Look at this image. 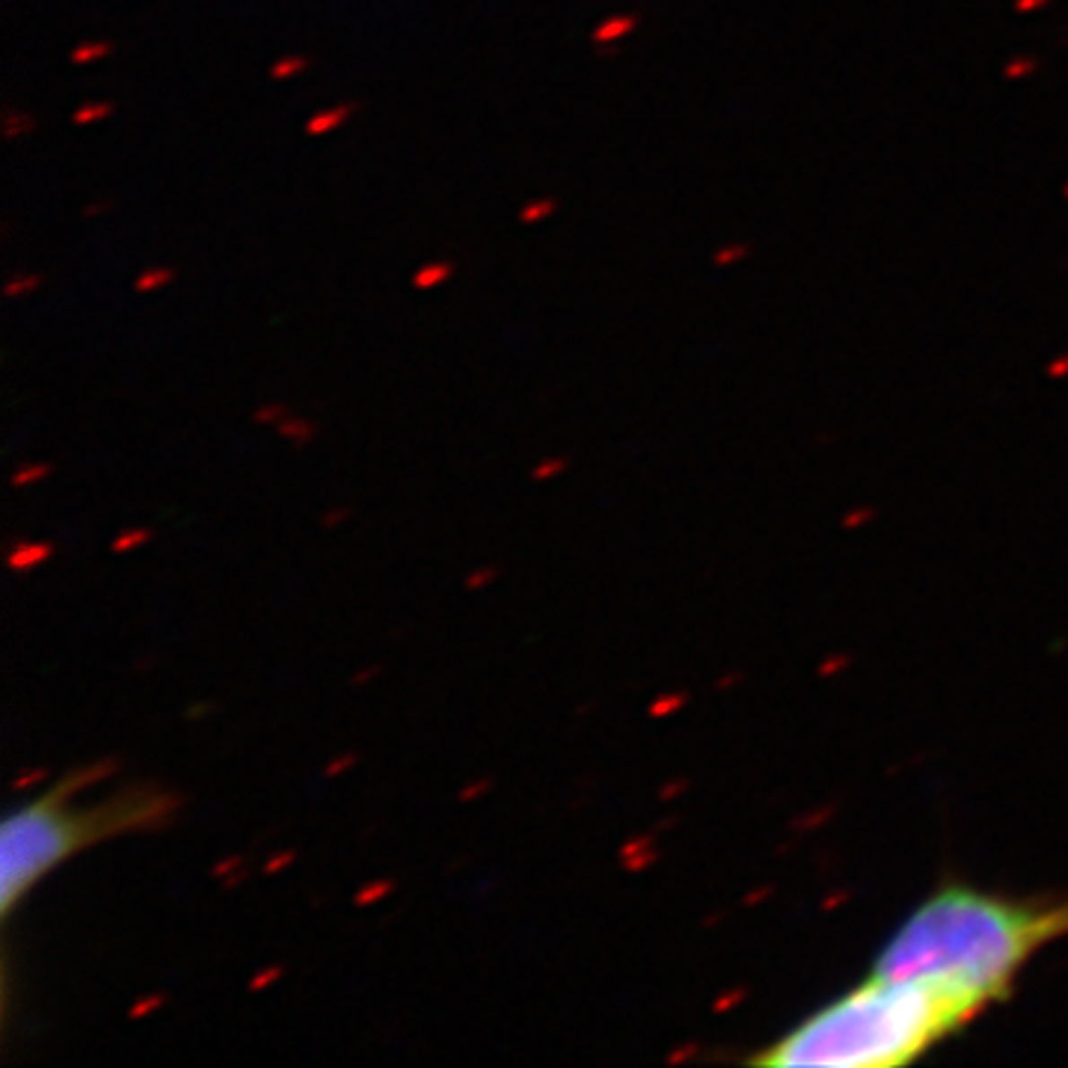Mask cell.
I'll list each match as a JSON object with an SVG mask.
<instances>
[{
  "label": "cell",
  "instance_id": "cell-1",
  "mask_svg": "<svg viewBox=\"0 0 1068 1068\" xmlns=\"http://www.w3.org/2000/svg\"><path fill=\"white\" fill-rule=\"evenodd\" d=\"M1063 938L1068 897H1006L944 881L881 944L872 974L932 983L983 1015L1012 997L1024 967Z\"/></svg>",
  "mask_w": 1068,
  "mask_h": 1068
},
{
  "label": "cell",
  "instance_id": "cell-2",
  "mask_svg": "<svg viewBox=\"0 0 1068 1068\" xmlns=\"http://www.w3.org/2000/svg\"><path fill=\"white\" fill-rule=\"evenodd\" d=\"M976 1012L920 979L870 974L817 1012L801 1018L763 1051V1068H902L976 1021Z\"/></svg>",
  "mask_w": 1068,
  "mask_h": 1068
},
{
  "label": "cell",
  "instance_id": "cell-3",
  "mask_svg": "<svg viewBox=\"0 0 1068 1068\" xmlns=\"http://www.w3.org/2000/svg\"><path fill=\"white\" fill-rule=\"evenodd\" d=\"M122 769L107 757L66 772L45 795L27 801L4 819L0 831V915L18 906L45 872L72 854L122 834H154L176 822L184 808L181 792L152 781H134L86 810H74L69 795L90 783L107 781Z\"/></svg>",
  "mask_w": 1068,
  "mask_h": 1068
},
{
  "label": "cell",
  "instance_id": "cell-4",
  "mask_svg": "<svg viewBox=\"0 0 1068 1068\" xmlns=\"http://www.w3.org/2000/svg\"><path fill=\"white\" fill-rule=\"evenodd\" d=\"M356 110H359V101H345V104L333 107V110H324V113L312 116L309 125H306V131L312 134V137H320V134H327V131L338 128V125H345L347 116L356 113Z\"/></svg>",
  "mask_w": 1068,
  "mask_h": 1068
},
{
  "label": "cell",
  "instance_id": "cell-5",
  "mask_svg": "<svg viewBox=\"0 0 1068 1068\" xmlns=\"http://www.w3.org/2000/svg\"><path fill=\"white\" fill-rule=\"evenodd\" d=\"M51 552H54L51 543H18V547L9 552V565L15 570H31L36 565H42Z\"/></svg>",
  "mask_w": 1068,
  "mask_h": 1068
},
{
  "label": "cell",
  "instance_id": "cell-6",
  "mask_svg": "<svg viewBox=\"0 0 1068 1068\" xmlns=\"http://www.w3.org/2000/svg\"><path fill=\"white\" fill-rule=\"evenodd\" d=\"M451 274H454V265H451V261H445V258H440V261H427L425 267L416 270L413 285H416V288H433V285H440L442 279H449Z\"/></svg>",
  "mask_w": 1068,
  "mask_h": 1068
},
{
  "label": "cell",
  "instance_id": "cell-7",
  "mask_svg": "<svg viewBox=\"0 0 1068 1068\" xmlns=\"http://www.w3.org/2000/svg\"><path fill=\"white\" fill-rule=\"evenodd\" d=\"M110 113H113V104H110V101H90V104L77 107V110L72 113V122H74V125H90V122L107 119Z\"/></svg>",
  "mask_w": 1068,
  "mask_h": 1068
},
{
  "label": "cell",
  "instance_id": "cell-8",
  "mask_svg": "<svg viewBox=\"0 0 1068 1068\" xmlns=\"http://www.w3.org/2000/svg\"><path fill=\"white\" fill-rule=\"evenodd\" d=\"M172 279H176V270H172V267H149V270H143V274L137 276V291L163 288V285H170Z\"/></svg>",
  "mask_w": 1068,
  "mask_h": 1068
},
{
  "label": "cell",
  "instance_id": "cell-9",
  "mask_svg": "<svg viewBox=\"0 0 1068 1068\" xmlns=\"http://www.w3.org/2000/svg\"><path fill=\"white\" fill-rule=\"evenodd\" d=\"M309 66V57H303V54H288V57H283V60L279 63H274V69H270V77H274V81H285V77H294V74H300Z\"/></svg>",
  "mask_w": 1068,
  "mask_h": 1068
},
{
  "label": "cell",
  "instance_id": "cell-10",
  "mask_svg": "<svg viewBox=\"0 0 1068 1068\" xmlns=\"http://www.w3.org/2000/svg\"><path fill=\"white\" fill-rule=\"evenodd\" d=\"M113 51V42H83L81 48H74L72 51V63L83 66V63H92V60H101Z\"/></svg>",
  "mask_w": 1068,
  "mask_h": 1068
},
{
  "label": "cell",
  "instance_id": "cell-11",
  "mask_svg": "<svg viewBox=\"0 0 1068 1068\" xmlns=\"http://www.w3.org/2000/svg\"><path fill=\"white\" fill-rule=\"evenodd\" d=\"M279 433L283 436H288V440H294V442H309L315 436V425H309V422H303V419H283V425H279Z\"/></svg>",
  "mask_w": 1068,
  "mask_h": 1068
},
{
  "label": "cell",
  "instance_id": "cell-12",
  "mask_svg": "<svg viewBox=\"0 0 1068 1068\" xmlns=\"http://www.w3.org/2000/svg\"><path fill=\"white\" fill-rule=\"evenodd\" d=\"M36 128V119L31 113L6 110V140H18L22 134H31Z\"/></svg>",
  "mask_w": 1068,
  "mask_h": 1068
},
{
  "label": "cell",
  "instance_id": "cell-13",
  "mask_svg": "<svg viewBox=\"0 0 1068 1068\" xmlns=\"http://www.w3.org/2000/svg\"><path fill=\"white\" fill-rule=\"evenodd\" d=\"M556 206H558V202H556V199H547V197H543V199H534V202H529V206L520 211V220H522V223H540V220H547L552 211H556Z\"/></svg>",
  "mask_w": 1068,
  "mask_h": 1068
},
{
  "label": "cell",
  "instance_id": "cell-14",
  "mask_svg": "<svg viewBox=\"0 0 1068 1068\" xmlns=\"http://www.w3.org/2000/svg\"><path fill=\"white\" fill-rule=\"evenodd\" d=\"M392 890H395V881H390V879H386V881H372V885H365L363 890L356 893L354 902H356V906H372V902L383 899L386 893H392Z\"/></svg>",
  "mask_w": 1068,
  "mask_h": 1068
},
{
  "label": "cell",
  "instance_id": "cell-15",
  "mask_svg": "<svg viewBox=\"0 0 1068 1068\" xmlns=\"http://www.w3.org/2000/svg\"><path fill=\"white\" fill-rule=\"evenodd\" d=\"M39 285H42V276H39V274L15 276L13 283H9V285L4 288V294H6V297H22V294H31V291H36Z\"/></svg>",
  "mask_w": 1068,
  "mask_h": 1068
},
{
  "label": "cell",
  "instance_id": "cell-16",
  "mask_svg": "<svg viewBox=\"0 0 1068 1068\" xmlns=\"http://www.w3.org/2000/svg\"><path fill=\"white\" fill-rule=\"evenodd\" d=\"M51 475V466L48 463H36V466H27V469H18L13 475V487H24V484H33V481H42Z\"/></svg>",
  "mask_w": 1068,
  "mask_h": 1068
},
{
  "label": "cell",
  "instance_id": "cell-17",
  "mask_svg": "<svg viewBox=\"0 0 1068 1068\" xmlns=\"http://www.w3.org/2000/svg\"><path fill=\"white\" fill-rule=\"evenodd\" d=\"M152 538V531H145V529H131V531H125V534H119V538L113 540V549L116 552H128V549H134V547H140V543H145Z\"/></svg>",
  "mask_w": 1068,
  "mask_h": 1068
},
{
  "label": "cell",
  "instance_id": "cell-18",
  "mask_svg": "<svg viewBox=\"0 0 1068 1068\" xmlns=\"http://www.w3.org/2000/svg\"><path fill=\"white\" fill-rule=\"evenodd\" d=\"M629 27H633V18H611L608 24H603L597 31V42H606V39H611V36H624Z\"/></svg>",
  "mask_w": 1068,
  "mask_h": 1068
},
{
  "label": "cell",
  "instance_id": "cell-19",
  "mask_svg": "<svg viewBox=\"0 0 1068 1068\" xmlns=\"http://www.w3.org/2000/svg\"><path fill=\"white\" fill-rule=\"evenodd\" d=\"M567 466V460H561V458H556V460H540L538 466H534V472H531V478L534 481H547V478H556V472H561Z\"/></svg>",
  "mask_w": 1068,
  "mask_h": 1068
},
{
  "label": "cell",
  "instance_id": "cell-20",
  "mask_svg": "<svg viewBox=\"0 0 1068 1068\" xmlns=\"http://www.w3.org/2000/svg\"><path fill=\"white\" fill-rule=\"evenodd\" d=\"M163 1003H167V997H163V994H152V997H145V1000H137V1006L131 1009V1018L149 1015V1012H154V1009H161Z\"/></svg>",
  "mask_w": 1068,
  "mask_h": 1068
},
{
  "label": "cell",
  "instance_id": "cell-21",
  "mask_svg": "<svg viewBox=\"0 0 1068 1068\" xmlns=\"http://www.w3.org/2000/svg\"><path fill=\"white\" fill-rule=\"evenodd\" d=\"M279 976H283V967H267V970H258V976L252 979V992H258V988H267L270 983H276Z\"/></svg>",
  "mask_w": 1068,
  "mask_h": 1068
},
{
  "label": "cell",
  "instance_id": "cell-22",
  "mask_svg": "<svg viewBox=\"0 0 1068 1068\" xmlns=\"http://www.w3.org/2000/svg\"><path fill=\"white\" fill-rule=\"evenodd\" d=\"M283 416H285L283 404H270V407H261V410H256V422H274V419H283Z\"/></svg>",
  "mask_w": 1068,
  "mask_h": 1068
},
{
  "label": "cell",
  "instance_id": "cell-23",
  "mask_svg": "<svg viewBox=\"0 0 1068 1068\" xmlns=\"http://www.w3.org/2000/svg\"><path fill=\"white\" fill-rule=\"evenodd\" d=\"M496 576H499L496 567H487V573H472V576L466 579V588H481V585H487V582H493Z\"/></svg>",
  "mask_w": 1068,
  "mask_h": 1068
},
{
  "label": "cell",
  "instance_id": "cell-24",
  "mask_svg": "<svg viewBox=\"0 0 1068 1068\" xmlns=\"http://www.w3.org/2000/svg\"><path fill=\"white\" fill-rule=\"evenodd\" d=\"M490 786H493L490 781H478V783H469V786H466V790L460 792V799H463V801H469V799H475V795H481V792H487V790H490Z\"/></svg>",
  "mask_w": 1068,
  "mask_h": 1068
},
{
  "label": "cell",
  "instance_id": "cell-25",
  "mask_svg": "<svg viewBox=\"0 0 1068 1068\" xmlns=\"http://www.w3.org/2000/svg\"><path fill=\"white\" fill-rule=\"evenodd\" d=\"M356 763V754H345V757H338V763H329L327 766V775H338V772H345L347 766H354Z\"/></svg>",
  "mask_w": 1068,
  "mask_h": 1068
},
{
  "label": "cell",
  "instance_id": "cell-26",
  "mask_svg": "<svg viewBox=\"0 0 1068 1068\" xmlns=\"http://www.w3.org/2000/svg\"><path fill=\"white\" fill-rule=\"evenodd\" d=\"M45 775H48L45 769H36L33 775H24V778H18V781H15V790H24V786H33V781H42Z\"/></svg>",
  "mask_w": 1068,
  "mask_h": 1068
},
{
  "label": "cell",
  "instance_id": "cell-27",
  "mask_svg": "<svg viewBox=\"0 0 1068 1068\" xmlns=\"http://www.w3.org/2000/svg\"><path fill=\"white\" fill-rule=\"evenodd\" d=\"M110 208H113V202H90V206L83 208V214L86 217H99V214L110 211Z\"/></svg>",
  "mask_w": 1068,
  "mask_h": 1068
},
{
  "label": "cell",
  "instance_id": "cell-28",
  "mask_svg": "<svg viewBox=\"0 0 1068 1068\" xmlns=\"http://www.w3.org/2000/svg\"><path fill=\"white\" fill-rule=\"evenodd\" d=\"M291 861H294V854H291V852H283V854H279V858H274V861H270V863H267V867H265V870H267V872H276L279 867H288V863H291Z\"/></svg>",
  "mask_w": 1068,
  "mask_h": 1068
}]
</instances>
